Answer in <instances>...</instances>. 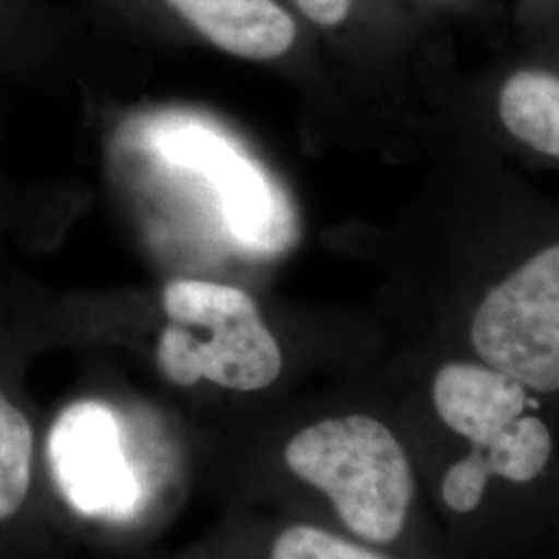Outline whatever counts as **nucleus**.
I'll return each mask as SVG.
<instances>
[{
    "label": "nucleus",
    "instance_id": "1",
    "mask_svg": "<svg viewBox=\"0 0 559 559\" xmlns=\"http://www.w3.org/2000/svg\"><path fill=\"white\" fill-rule=\"evenodd\" d=\"M286 466L334 503L360 539H399L415 493L413 471L394 433L365 415L305 427L284 450Z\"/></svg>",
    "mask_w": 559,
    "mask_h": 559
},
{
    "label": "nucleus",
    "instance_id": "2",
    "mask_svg": "<svg viewBox=\"0 0 559 559\" xmlns=\"http://www.w3.org/2000/svg\"><path fill=\"white\" fill-rule=\"evenodd\" d=\"M168 325L156 360L177 385L201 380L237 392H258L278 380V340L245 290L207 280H173L162 293Z\"/></svg>",
    "mask_w": 559,
    "mask_h": 559
},
{
    "label": "nucleus",
    "instance_id": "3",
    "mask_svg": "<svg viewBox=\"0 0 559 559\" xmlns=\"http://www.w3.org/2000/svg\"><path fill=\"white\" fill-rule=\"evenodd\" d=\"M471 338L489 367L526 390H559V245L498 284L480 302Z\"/></svg>",
    "mask_w": 559,
    "mask_h": 559
},
{
    "label": "nucleus",
    "instance_id": "4",
    "mask_svg": "<svg viewBox=\"0 0 559 559\" xmlns=\"http://www.w3.org/2000/svg\"><path fill=\"white\" fill-rule=\"evenodd\" d=\"M46 459L60 498L81 514L124 510L133 498L119 427L98 402H78L60 413L48 433Z\"/></svg>",
    "mask_w": 559,
    "mask_h": 559
},
{
    "label": "nucleus",
    "instance_id": "5",
    "mask_svg": "<svg viewBox=\"0 0 559 559\" xmlns=\"http://www.w3.org/2000/svg\"><path fill=\"white\" fill-rule=\"evenodd\" d=\"M440 419L473 445H485L531 404L520 381L489 365L448 362L433 381Z\"/></svg>",
    "mask_w": 559,
    "mask_h": 559
},
{
    "label": "nucleus",
    "instance_id": "6",
    "mask_svg": "<svg viewBox=\"0 0 559 559\" xmlns=\"http://www.w3.org/2000/svg\"><path fill=\"white\" fill-rule=\"evenodd\" d=\"M551 433L537 417H520L501 433L452 464L441 483L443 501L456 512L479 508L489 477L531 483L545 471L551 456Z\"/></svg>",
    "mask_w": 559,
    "mask_h": 559
},
{
    "label": "nucleus",
    "instance_id": "7",
    "mask_svg": "<svg viewBox=\"0 0 559 559\" xmlns=\"http://www.w3.org/2000/svg\"><path fill=\"white\" fill-rule=\"evenodd\" d=\"M182 20L222 50L270 60L290 50L297 36L293 17L274 0H168Z\"/></svg>",
    "mask_w": 559,
    "mask_h": 559
},
{
    "label": "nucleus",
    "instance_id": "8",
    "mask_svg": "<svg viewBox=\"0 0 559 559\" xmlns=\"http://www.w3.org/2000/svg\"><path fill=\"white\" fill-rule=\"evenodd\" d=\"M38 438L29 415L0 385V535L27 516L36 489Z\"/></svg>",
    "mask_w": 559,
    "mask_h": 559
},
{
    "label": "nucleus",
    "instance_id": "9",
    "mask_svg": "<svg viewBox=\"0 0 559 559\" xmlns=\"http://www.w3.org/2000/svg\"><path fill=\"white\" fill-rule=\"evenodd\" d=\"M500 117L514 138L559 158V78L545 71L514 73L501 87Z\"/></svg>",
    "mask_w": 559,
    "mask_h": 559
},
{
    "label": "nucleus",
    "instance_id": "10",
    "mask_svg": "<svg viewBox=\"0 0 559 559\" xmlns=\"http://www.w3.org/2000/svg\"><path fill=\"white\" fill-rule=\"evenodd\" d=\"M270 559H392L340 539L318 526L297 524L274 540Z\"/></svg>",
    "mask_w": 559,
    "mask_h": 559
},
{
    "label": "nucleus",
    "instance_id": "11",
    "mask_svg": "<svg viewBox=\"0 0 559 559\" xmlns=\"http://www.w3.org/2000/svg\"><path fill=\"white\" fill-rule=\"evenodd\" d=\"M300 11L320 25H338L350 11V0H297Z\"/></svg>",
    "mask_w": 559,
    "mask_h": 559
}]
</instances>
